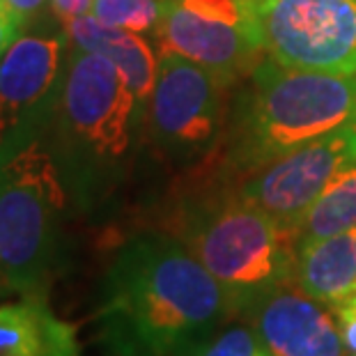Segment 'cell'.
Returning <instances> with one entry per match:
<instances>
[{
  "mask_svg": "<svg viewBox=\"0 0 356 356\" xmlns=\"http://www.w3.org/2000/svg\"><path fill=\"white\" fill-rule=\"evenodd\" d=\"M138 97L108 58L74 47L60 99V127L79 152L118 161L131 145Z\"/></svg>",
  "mask_w": 356,
  "mask_h": 356,
  "instance_id": "cell-6",
  "label": "cell"
},
{
  "mask_svg": "<svg viewBox=\"0 0 356 356\" xmlns=\"http://www.w3.org/2000/svg\"><path fill=\"white\" fill-rule=\"evenodd\" d=\"M356 120V74L283 67L262 60L253 70L244 161L255 168Z\"/></svg>",
  "mask_w": 356,
  "mask_h": 356,
  "instance_id": "cell-2",
  "label": "cell"
},
{
  "mask_svg": "<svg viewBox=\"0 0 356 356\" xmlns=\"http://www.w3.org/2000/svg\"><path fill=\"white\" fill-rule=\"evenodd\" d=\"M51 5H53V12H56L65 24L72 19L88 17L90 10H92V0H51Z\"/></svg>",
  "mask_w": 356,
  "mask_h": 356,
  "instance_id": "cell-21",
  "label": "cell"
},
{
  "mask_svg": "<svg viewBox=\"0 0 356 356\" xmlns=\"http://www.w3.org/2000/svg\"><path fill=\"white\" fill-rule=\"evenodd\" d=\"M63 202L58 168L40 143L0 154V276L24 297H40L51 276Z\"/></svg>",
  "mask_w": 356,
  "mask_h": 356,
  "instance_id": "cell-4",
  "label": "cell"
},
{
  "mask_svg": "<svg viewBox=\"0 0 356 356\" xmlns=\"http://www.w3.org/2000/svg\"><path fill=\"white\" fill-rule=\"evenodd\" d=\"M168 0H92L90 17L108 28L131 33H156Z\"/></svg>",
  "mask_w": 356,
  "mask_h": 356,
  "instance_id": "cell-16",
  "label": "cell"
},
{
  "mask_svg": "<svg viewBox=\"0 0 356 356\" xmlns=\"http://www.w3.org/2000/svg\"><path fill=\"white\" fill-rule=\"evenodd\" d=\"M65 33L70 35V40L76 49L92 51L108 58L122 72L129 88L134 90V95L138 97L140 104L149 99L161 58H156V53L147 44L145 37L131 33V30L108 28L92 19L90 14L67 21Z\"/></svg>",
  "mask_w": 356,
  "mask_h": 356,
  "instance_id": "cell-14",
  "label": "cell"
},
{
  "mask_svg": "<svg viewBox=\"0 0 356 356\" xmlns=\"http://www.w3.org/2000/svg\"><path fill=\"white\" fill-rule=\"evenodd\" d=\"M274 356H347L336 310L285 283L239 310Z\"/></svg>",
  "mask_w": 356,
  "mask_h": 356,
  "instance_id": "cell-11",
  "label": "cell"
},
{
  "mask_svg": "<svg viewBox=\"0 0 356 356\" xmlns=\"http://www.w3.org/2000/svg\"><path fill=\"white\" fill-rule=\"evenodd\" d=\"M221 76L177 53H163L149 95L154 138L175 154H195L209 145L223 118Z\"/></svg>",
  "mask_w": 356,
  "mask_h": 356,
  "instance_id": "cell-10",
  "label": "cell"
},
{
  "mask_svg": "<svg viewBox=\"0 0 356 356\" xmlns=\"http://www.w3.org/2000/svg\"><path fill=\"white\" fill-rule=\"evenodd\" d=\"M156 35L163 53L193 60L225 83L264 60L248 0H168Z\"/></svg>",
  "mask_w": 356,
  "mask_h": 356,
  "instance_id": "cell-7",
  "label": "cell"
},
{
  "mask_svg": "<svg viewBox=\"0 0 356 356\" xmlns=\"http://www.w3.org/2000/svg\"><path fill=\"white\" fill-rule=\"evenodd\" d=\"M354 161L356 120L264 163L237 195L264 209L292 232L329 181Z\"/></svg>",
  "mask_w": 356,
  "mask_h": 356,
  "instance_id": "cell-9",
  "label": "cell"
},
{
  "mask_svg": "<svg viewBox=\"0 0 356 356\" xmlns=\"http://www.w3.org/2000/svg\"><path fill=\"white\" fill-rule=\"evenodd\" d=\"M181 241L237 304V315L260 294L294 283L292 232L244 198L188 218Z\"/></svg>",
  "mask_w": 356,
  "mask_h": 356,
  "instance_id": "cell-3",
  "label": "cell"
},
{
  "mask_svg": "<svg viewBox=\"0 0 356 356\" xmlns=\"http://www.w3.org/2000/svg\"><path fill=\"white\" fill-rule=\"evenodd\" d=\"M0 356H81L76 329L58 320L42 297L3 304Z\"/></svg>",
  "mask_w": 356,
  "mask_h": 356,
  "instance_id": "cell-13",
  "label": "cell"
},
{
  "mask_svg": "<svg viewBox=\"0 0 356 356\" xmlns=\"http://www.w3.org/2000/svg\"><path fill=\"white\" fill-rule=\"evenodd\" d=\"M333 310H336L347 356H356V294H352L350 299H345Z\"/></svg>",
  "mask_w": 356,
  "mask_h": 356,
  "instance_id": "cell-19",
  "label": "cell"
},
{
  "mask_svg": "<svg viewBox=\"0 0 356 356\" xmlns=\"http://www.w3.org/2000/svg\"><path fill=\"white\" fill-rule=\"evenodd\" d=\"M0 3H7V0H0Z\"/></svg>",
  "mask_w": 356,
  "mask_h": 356,
  "instance_id": "cell-23",
  "label": "cell"
},
{
  "mask_svg": "<svg viewBox=\"0 0 356 356\" xmlns=\"http://www.w3.org/2000/svg\"><path fill=\"white\" fill-rule=\"evenodd\" d=\"M7 5L12 7L14 12L19 14L21 19L28 21L33 19V17H37V14H40V10L44 5H47V0H7Z\"/></svg>",
  "mask_w": 356,
  "mask_h": 356,
  "instance_id": "cell-22",
  "label": "cell"
},
{
  "mask_svg": "<svg viewBox=\"0 0 356 356\" xmlns=\"http://www.w3.org/2000/svg\"><path fill=\"white\" fill-rule=\"evenodd\" d=\"M179 356H274L248 322H225Z\"/></svg>",
  "mask_w": 356,
  "mask_h": 356,
  "instance_id": "cell-17",
  "label": "cell"
},
{
  "mask_svg": "<svg viewBox=\"0 0 356 356\" xmlns=\"http://www.w3.org/2000/svg\"><path fill=\"white\" fill-rule=\"evenodd\" d=\"M99 322H102L99 329L102 356H163L154 347H149L143 338L136 336L118 317L99 313Z\"/></svg>",
  "mask_w": 356,
  "mask_h": 356,
  "instance_id": "cell-18",
  "label": "cell"
},
{
  "mask_svg": "<svg viewBox=\"0 0 356 356\" xmlns=\"http://www.w3.org/2000/svg\"><path fill=\"white\" fill-rule=\"evenodd\" d=\"M70 35H21L0 60V154L37 143L60 108Z\"/></svg>",
  "mask_w": 356,
  "mask_h": 356,
  "instance_id": "cell-8",
  "label": "cell"
},
{
  "mask_svg": "<svg viewBox=\"0 0 356 356\" xmlns=\"http://www.w3.org/2000/svg\"><path fill=\"white\" fill-rule=\"evenodd\" d=\"M26 21L19 17L17 12L12 10L7 3H0V60L14 42L21 37V30H24Z\"/></svg>",
  "mask_w": 356,
  "mask_h": 356,
  "instance_id": "cell-20",
  "label": "cell"
},
{
  "mask_svg": "<svg viewBox=\"0 0 356 356\" xmlns=\"http://www.w3.org/2000/svg\"><path fill=\"white\" fill-rule=\"evenodd\" d=\"M356 228V161L333 177L292 228L294 246Z\"/></svg>",
  "mask_w": 356,
  "mask_h": 356,
  "instance_id": "cell-15",
  "label": "cell"
},
{
  "mask_svg": "<svg viewBox=\"0 0 356 356\" xmlns=\"http://www.w3.org/2000/svg\"><path fill=\"white\" fill-rule=\"evenodd\" d=\"M294 285L331 308L356 294V228L297 246Z\"/></svg>",
  "mask_w": 356,
  "mask_h": 356,
  "instance_id": "cell-12",
  "label": "cell"
},
{
  "mask_svg": "<svg viewBox=\"0 0 356 356\" xmlns=\"http://www.w3.org/2000/svg\"><path fill=\"white\" fill-rule=\"evenodd\" d=\"M102 313L124 322L159 354L179 356L230 322L237 304L181 239L140 234L106 271Z\"/></svg>",
  "mask_w": 356,
  "mask_h": 356,
  "instance_id": "cell-1",
  "label": "cell"
},
{
  "mask_svg": "<svg viewBox=\"0 0 356 356\" xmlns=\"http://www.w3.org/2000/svg\"><path fill=\"white\" fill-rule=\"evenodd\" d=\"M264 53L283 67L356 74V0H248Z\"/></svg>",
  "mask_w": 356,
  "mask_h": 356,
  "instance_id": "cell-5",
  "label": "cell"
}]
</instances>
